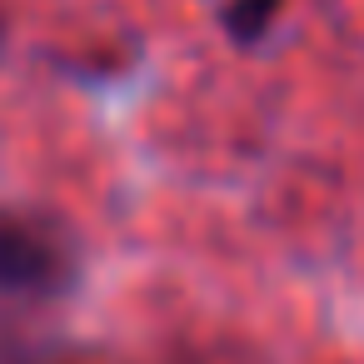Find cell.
I'll list each match as a JSON object with an SVG mask.
<instances>
[{"instance_id":"obj_2","label":"cell","mask_w":364,"mask_h":364,"mask_svg":"<svg viewBox=\"0 0 364 364\" xmlns=\"http://www.w3.org/2000/svg\"><path fill=\"white\" fill-rule=\"evenodd\" d=\"M274 11V0H240V6H235V31L240 36H259V26H264V16Z\"/></svg>"},{"instance_id":"obj_1","label":"cell","mask_w":364,"mask_h":364,"mask_svg":"<svg viewBox=\"0 0 364 364\" xmlns=\"http://www.w3.org/2000/svg\"><path fill=\"white\" fill-rule=\"evenodd\" d=\"M60 274V250L46 230L26 225V220H6L0 215V284L16 289H41L46 279Z\"/></svg>"}]
</instances>
